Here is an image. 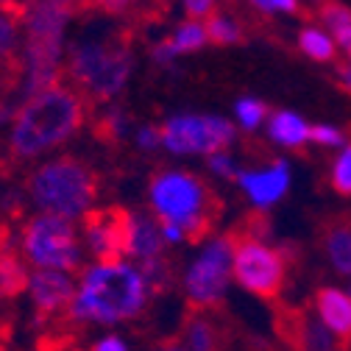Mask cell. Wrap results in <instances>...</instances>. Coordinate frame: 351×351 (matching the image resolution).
<instances>
[{
  "mask_svg": "<svg viewBox=\"0 0 351 351\" xmlns=\"http://www.w3.org/2000/svg\"><path fill=\"white\" fill-rule=\"evenodd\" d=\"M151 285L131 259L93 262L75 276V293L67 310L73 326H117L145 313Z\"/></svg>",
  "mask_w": 351,
  "mask_h": 351,
  "instance_id": "1",
  "label": "cell"
},
{
  "mask_svg": "<svg viewBox=\"0 0 351 351\" xmlns=\"http://www.w3.org/2000/svg\"><path fill=\"white\" fill-rule=\"evenodd\" d=\"M86 109H90V101L67 78L28 95L9 123V156L28 162L64 145L84 125Z\"/></svg>",
  "mask_w": 351,
  "mask_h": 351,
  "instance_id": "2",
  "label": "cell"
},
{
  "mask_svg": "<svg viewBox=\"0 0 351 351\" xmlns=\"http://www.w3.org/2000/svg\"><path fill=\"white\" fill-rule=\"evenodd\" d=\"M148 204L151 212L162 223L179 226L187 243L201 245L215 223L221 217V198L212 193V187L201 176L190 170H159L148 184Z\"/></svg>",
  "mask_w": 351,
  "mask_h": 351,
  "instance_id": "3",
  "label": "cell"
},
{
  "mask_svg": "<svg viewBox=\"0 0 351 351\" xmlns=\"http://www.w3.org/2000/svg\"><path fill=\"white\" fill-rule=\"evenodd\" d=\"M134 73L128 36L112 31L98 39H75L64 56V78L90 104H109Z\"/></svg>",
  "mask_w": 351,
  "mask_h": 351,
  "instance_id": "4",
  "label": "cell"
},
{
  "mask_svg": "<svg viewBox=\"0 0 351 351\" xmlns=\"http://www.w3.org/2000/svg\"><path fill=\"white\" fill-rule=\"evenodd\" d=\"M73 12L51 3H28L23 17V98L64 78V31Z\"/></svg>",
  "mask_w": 351,
  "mask_h": 351,
  "instance_id": "5",
  "label": "cell"
},
{
  "mask_svg": "<svg viewBox=\"0 0 351 351\" xmlns=\"http://www.w3.org/2000/svg\"><path fill=\"white\" fill-rule=\"evenodd\" d=\"M28 195L39 212L59 215L75 223L90 209H95L98 176L75 156H59L39 165L28 176Z\"/></svg>",
  "mask_w": 351,
  "mask_h": 351,
  "instance_id": "6",
  "label": "cell"
},
{
  "mask_svg": "<svg viewBox=\"0 0 351 351\" xmlns=\"http://www.w3.org/2000/svg\"><path fill=\"white\" fill-rule=\"evenodd\" d=\"M17 248L31 271L78 274L84 262V243L75 223L48 212H39L23 223Z\"/></svg>",
  "mask_w": 351,
  "mask_h": 351,
  "instance_id": "7",
  "label": "cell"
},
{
  "mask_svg": "<svg viewBox=\"0 0 351 351\" xmlns=\"http://www.w3.org/2000/svg\"><path fill=\"white\" fill-rule=\"evenodd\" d=\"M234 259H232V276L234 282L254 298L276 301L285 279H287V256L262 234H251L234 229Z\"/></svg>",
  "mask_w": 351,
  "mask_h": 351,
  "instance_id": "8",
  "label": "cell"
},
{
  "mask_svg": "<svg viewBox=\"0 0 351 351\" xmlns=\"http://www.w3.org/2000/svg\"><path fill=\"white\" fill-rule=\"evenodd\" d=\"M234 259V234L209 237L184 271V298L193 313H204L226 298Z\"/></svg>",
  "mask_w": 351,
  "mask_h": 351,
  "instance_id": "9",
  "label": "cell"
},
{
  "mask_svg": "<svg viewBox=\"0 0 351 351\" xmlns=\"http://www.w3.org/2000/svg\"><path fill=\"white\" fill-rule=\"evenodd\" d=\"M162 148L173 156H212L237 140L232 120L217 114H173L159 125Z\"/></svg>",
  "mask_w": 351,
  "mask_h": 351,
  "instance_id": "10",
  "label": "cell"
},
{
  "mask_svg": "<svg viewBox=\"0 0 351 351\" xmlns=\"http://www.w3.org/2000/svg\"><path fill=\"white\" fill-rule=\"evenodd\" d=\"M128 215L131 209L106 206L90 209L81 217V243L95 262L125 259V234H128Z\"/></svg>",
  "mask_w": 351,
  "mask_h": 351,
  "instance_id": "11",
  "label": "cell"
},
{
  "mask_svg": "<svg viewBox=\"0 0 351 351\" xmlns=\"http://www.w3.org/2000/svg\"><path fill=\"white\" fill-rule=\"evenodd\" d=\"M73 293H75V276L62 271H31L25 285V295L39 324L67 318Z\"/></svg>",
  "mask_w": 351,
  "mask_h": 351,
  "instance_id": "12",
  "label": "cell"
},
{
  "mask_svg": "<svg viewBox=\"0 0 351 351\" xmlns=\"http://www.w3.org/2000/svg\"><path fill=\"white\" fill-rule=\"evenodd\" d=\"M237 184L251 201L256 212H265L279 204L290 190V165L285 159H274L265 167H251L237 173Z\"/></svg>",
  "mask_w": 351,
  "mask_h": 351,
  "instance_id": "13",
  "label": "cell"
},
{
  "mask_svg": "<svg viewBox=\"0 0 351 351\" xmlns=\"http://www.w3.org/2000/svg\"><path fill=\"white\" fill-rule=\"evenodd\" d=\"M167 240L162 234V223L159 217L151 212H134L131 209L128 215V234H125V259L131 262H145V259H156L165 256Z\"/></svg>",
  "mask_w": 351,
  "mask_h": 351,
  "instance_id": "14",
  "label": "cell"
},
{
  "mask_svg": "<svg viewBox=\"0 0 351 351\" xmlns=\"http://www.w3.org/2000/svg\"><path fill=\"white\" fill-rule=\"evenodd\" d=\"M282 332L293 351H340V340L321 324L318 315L287 313Z\"/></svg>",
  "mask_w": 351,
  "mask_h": 351,
  "instance_id": "15",
  "label": "cell"
},
{
  "mask_svg": "<svg viewBox=\"0 0 351 351\" xmlns=\"http://www.w3.org/2000/svg\"><path fill=\"white\" fill-rule=\"evenodd\" d=\"M315 315L321 324L340 340H351V293L340 287H318L315 293Z\"/></svg>",
  "mask_w": 351,
  "mask_h": 351,
  "instance_id": "16",
  "label": "cell"
},
{
  "mask_svg": "<svg viewBox=\"0 0 351 351\" xmlns=\"http://www.w3.org/2000/svg\"><path fill=\"white\" fill-rule=\"evenodd\" d=\"M310 123L290 109H279L268 117V140L285 151H301L310 143Z\"/></svg>",
  "mask_w": 351,
  "mask_h": 351,
  "instance_id": "17",
  "label": "cell"
},
{
  "mask_svg": "<svg viewBox=\"0 0 351 351\" xmlns=\"http://www.w3.org/2000/svg\"><path fill=\"white\" fill-rule=\"evenodd\" d=\"M324 251L340 276H351V223L335 221L324 234Z\"/></svg>",
  "mask_w": 351,
  "mask_h": 351,
  "instance_id": "18",
  "label": "cell"
},
{
  "mask_svg": "<svg viewBox=\"0 0 351 351\" xmlns=\"http://www.w3.org/2000/svg\"><path fill=\"white\" fill-rule=\"evenodd\" d=\"M28 276V262L17 251H0V298H14L25 293Z\"/></svg>",
  "mask_w": 351,
  "mask_h": 351,
  "instance_id": "19",
  "label": "cell"
},
{
  "mask_svg": "<svg viewBox=\"0 0 351 351\" xmlns=\"http://www.w3.org/2000/svg\"><path fill=\"white\" fill-rule=\"evenodd\" d=\"M318 17L324 28L332 34V39L337 42V48L348 53L351 51V9L346 3H337V0H324Z\"/></svg>",
  "mask_w": 351,
  "mask_h": 351,
  "instance_id": "20",
  "label": "cell"
},
{
  "mask_svg": "<svg viewBox=\"0 0 351 351\" xmlns=\"http://www.w3.org/2000/svg\"><path fill=\"white\" fill-rule=\"evenodd\" d=\"M298 48L306 59H313V62H335L337 56V42L332 39V34L326 28H318V25H306L298 31Z\"/></svg>",
  "mask_w": 351,
  "mask_h": 351,
  "instance_id": "21",
  "label": "cell"
},
{
  "mask_svg": "<svg viewBox=\"0 0 351 351\" xmlns=\"http://www.w3.org/2000/svg\"><path fill=\"white\" fill-rule=\"evenodd\" d=\"M217 329L215 324L201 315V313H193L184 324V346L187 351H217Z\"/></svg>",
  "mask_w": 351,
  "mask_h": 351,
  "instance_id": "22",
  "label": "cell"
},
{
  "mask_svg": "<svg viewBox=\"0 0 351 351\" xmlns=\"http://www.w3.org/2000/svg\"><path fill=\"white\" fill-rule=\"evenodd\" d=\"M170 42H173V48H176V53H179V56H184V53H198V51L206 45V42H209L206 25H204L201 20H184L179 28L173 31Z\"/></svg>",
  "mask_w": 351,
  "mask_h": 351,
  "instance_id": "23",
  "label": "cell"
},
{
  "mask_svg": "<svg viewBox=\"0 0 351 351\" xmlns=\"http://www.w3.org/2000/svg\"><path fill=\"white\" fill-rule=\"evenodd\" d=\"M204 25H206V36H209L212 45H234V42H240V36H243L240 25L232 17L217 14V12L209 14Z\"/></svg>",
  "mask_w": 351,
  "mask_h": 351,
  "instance_id": "24",
  "label": "cell"
},
{
  "mask_svg": "<svg viewBox=\"0 0 351 351\" xmlns=\"http://www.w3.org/2000/svg\"><path fill=\"white\" fill-rule=\"evenodd\" d=\"M329 184L337 195H351V143H346L329 167Z\"/></svg>",
  "mask_w": 351,
  "mask_h": 351,
  "instance_id": "25",
  "label": "cell"
},
{
  "mask_svg": "<svg viewBox=\"0 0 351 351\" xmlns=\"http://www.w3.org/2000/svg\"><path fill=\"white\" fill-rule=\"evenodd\" d=\"M234 117L245 131H256L262 123L268 120V106L259 98H240L234 104Z\"/></svg>",
  "mask_w": 351,
  "mask_h": 351,
  "instance_id": "26",
  "label": "cell"
},
{
  "mask_svg": "<svg viewBox=\"0 0 351 351\" xmlns=\"http://www.w3.org/2000/svg\"><path fill=\"white\" fill-rule=\"evenodd\" d=\"M140 271H143V276L148 279L151 293H165V290L170 287V282H173V271H170V265H167L165 256L140 262Z\"/></svg>",
  "mask_w": 351,
  "mask_h": 351,
  "instance_id": "27",
  "label": "cell"
},
{
  "mask_svg": "<svg viewBox=\"0 0 351 351\" xmlns=\"http://www.w3.org/2000/svg\"><path fill=\"white\" fill-rule=\"evenodd\" d=\"M125 128H128V123H125V117H123L117 109H106V112L101 114L98 125H95L98 137L106 140V143H117V140L125 134Z\"/></svg>",
  "mask_w": 351,
  "mask_h": 351,
  "instance_id": "28",
  "label": "cell"
},
{
  "mask_svg": "<svg viewBox=\"0 0 351 351\" xmlns=\"http://www.w3.org/2000/svg\"><path fill=\"white\" fill-rule=\"evenodd\" d=\"M310 143H313V145H321V148H343V145H346V134H343L337 125L315 123V125L310 128Z\"/></svg>",
  "mask_w": 351,
  "mask_h": 351,
  "instance_id": "29",
  "label": "cell"
},
{
  "mask_svg": "<svg viewBox=\"0 0 351 351\" xmlns=\"http://www.w3.org/2000/svg\"><path fill=\"white\" fill-rule=\"evenodd\" d=\"M206 165H209V173H212V176H217V179L237 182L240 167H237V162H234V156H232L229 151H217V154L206 156Z\"/></svg>",
  "mask_w": 351,
  "mask_h": 351,
  "instance_id": "30",
  "label": "cell"
},
{
  "mask_svg": "<svg viewBox=\"0 0 351 351\" xmlns=\"http://www.w3.org/2000/svg\"><path fill=\"white\" fill-rule=\"evenodd\" d=\"M248 3L265 14H298L301 0H248Z\"/></svg>",
  "mask_w": 351,
  "mask_h": 351,
  "instance_id": "31",
  "label": "cell"
},
{
  "mask_svg": "<svg viewBox=\"0 0 351 351\" xmlns=\"http://www.w3.org/2000/svg\"><path fill=\"white\" fill-rule=\"evenodd\" d=\"M215 3L217 0H182V9L187 20H206L209 14H215Z\"/></svg>",
  "mask_w": 351,
  "mask_h": 351,
  "instance_id": "32",
  "label": "cell"
},
{
  "mask_svg": "<svg viewBox=\"0 0 351 351\" xmlns=\"http://www.w3.org/2000/svg\"><path fill=\"white\" fill-rule=\"evenodd\" d=\"M134 143H137L140 151H154V148L162 145V134H159L156 125H140L137 134H134Z\"/></svg>",
  "mask_w": 351,
  "mask_h": 351,
  "instance_id": "33",
  "label": "cell"
},
{
  "mask_svg": "<svg viewBox=\"0 0 351 351\" xmlns=\"http://www.w3.org/2000/svg\"><path fill=\"white\" fill-rule=\"evenodd\" d=\"M90 351H128V343H125L120 335L109 332V335H101V337L90 346Z\"/></svg>",
  "mask_w": 351,
  "mask_h": 351,
  "instance_id": "34",
  "label": "cell"
},
{
  "mask_svg": "<svg viewBox=\"0 0 351 351\" xmlns=\"http://www.w3.org/2000/svg\"><path fill=\"white\" fill-rule=\"evenodd\" d=\"M176 59H179V53H176V48H173V42H170V39H162L159 45H154V62H156V64L170 67Z\"/></svg>",
  "mask_w": 351,
  "mask_h": 351,
  "instance_id": "35",
  "label": "cell"
},
{
  "mask_svg": "<svg viewBox=\"0 0 351 351\" xmlns=\"http://www.w3.org/2000/svg\"><path fill=\"white\" fill-rule=\"evenodd\" d=\"M134 0H86V9H98V12H120Z\"/></svg>",
  "mask_w": 351,
  "mask_h": 351,
  "instance_id": "36",
  "label": "cell"
},
{
  "mask_svg": "<svg viewBox=\"0 0 351 351\" xmlns=\"http://www.w3.org/2000/svg\"><path fill=\"white\" fill-rule=\"evenodd\" d=\"M31 3H51V6H62L73 14L78 12H86V0H31Z\"/></svg>",
  "mask_w": 351,
  "mask_h": 351,
  "instance_id": "37",
  "label": "cell"
},
{
  "mask_svg": "<svg viewBox=\"0 0 351 351\" xmlns=\"http://www.w3.org/2000/svg\"><path fill=\"white\" fill-rule=\"evenodd\" d=\"M340 84H343V90L351 95V64H343L340 67Z\"/></svg>",
  "mask_w": 351,
  "mask_h": 351,
  "instance_id": "38",
  "label": "cell"
},
{
  "mask_svg": "<svg viewBox=\"0 0 351 351\" xmlns=\"http://www.w3.org/2000/svg\"><path fill=\"white\" fill-rule=\"evenodd\" d=\"M9 248V229L0 223V251H6Z\"/></svg>",
  "mask_w": 351,
  "mask_h": 351,
  "instance_id": "39",
  "label": "cell"
},
{
  "mask_svg": "<svg viewBox=\"0 0 351 351\" xmlns=\"http://www.w3.org/2000/svg\"><path fill=\"white\" fill-rule=\"evenodd\" d=\"M156 351H187V346H182V343H165Z\"/></svg>",
  "mask_w": 351,
  "mask_h": 351,
  "instance_id": "40",
  "label": "cell"
},
{
  "mask_svg": "<svg viewBox=\"0 0 351 351\" xmlns=\"http://www.w3.org/2000/svg\"><path fill=\"white\" fill-rule=\"evenodd\" d=\"M348 64H351V51H348Z\"/></svg>",
  "mask_w": 351,
  "mask_h": 351,
  "instance_id": "41",
  "label": "cell"
},
{
  "mask_svg": "<svg viewBox=\"0 0 351 351\" xmlns=\"http://www.w3.org/2000/svg\"><path fill=\"white\" fill-rule=\"evenodd\" d=\"M315 3H324V0H315Z\"/></svg>",
  "mask_w": 351,
  "mask_h": 351,
  "instance_id": "42",
  "label": "cell"
},
{
  "mask_svg": "<svg viewBox=\"0 0 351 351\" xmlns=\"http://www.w3.org/2000/svg\"><path fill=\"white\" fill-rule=\"evenodd\" d=\"M348 279H351V276H348Z\"/></svg>",
  "mask_w": 351,
  "mask_h": 351,
  "instance_id": "43",
  "label": "cell"
}]
</instances>
